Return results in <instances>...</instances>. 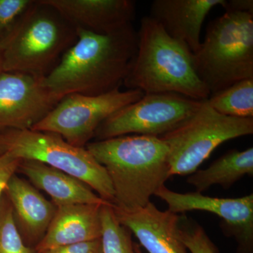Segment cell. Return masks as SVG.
<instances>
[{
    "label": "cell",
    "mask_w": 253,
    "mask_h": 253,
    "mask_svg": "<svg viewBox=\"0 0 253 253\" xmlns=\"http://www.w3.org/2000/svg\"><path fill=\"white\" fill-rule=\"evenodd\" d=\"M76 30L77 41L42 78V85L62 98L96 96L120 88L137 51V31L132 24L106 35Z\"/></svg>",
    "instance_id": "1"
},
{
    "label": "cell",
    "mask_w": 253,
    "mask_h": 253,
    "mask_svg": "<svg viewBox=\"0 0 253 253\" xmlns=\"http://www.w3.org/2000/svg\"><path fill=\"white\" fill-rule=\"evenodd\" d=\"M85 148L106 169L114 190L113 205L121 209L144 207L170 177L168 147L158 136H121Z\"/></svg>",
    "instance_id": "2"
},
{
    "label": "cell",
    "mask_w": 253,
    "mask_h": 253,
    "mask_svg": "<svg viewBox=\"0 0 253 253\" xmlns=\"http://www.w3.org/2000/svg\"><path fill=\"white\" fill-rule=\"evenodd\" d=\"M137 36V51L125 86L144 94L171 92L196 100L209 98L186 44L171 38L149 16L141 18Z\"/></svg>",
    "instance_id": "3"
},
{
    "label": "cell",
    "mask_w": 253,
    "mask_h": 253,
    "mask_svg": "<svg viewBox=\"0 0 253 253\" xmlns=\"http://www.w3.org/2000/svg\"><path fill=\"white\" fill-rule=\"evenodd\" d=\"M78 39L77 30L44 0L36 1L1 44L2 70L44 78Z\"/></svg>",
    "instance_id": "4"
},
{
    "label": "cell",
    "mask_w": 253,
    "mask_h": 253,
    "mask_svg": "<svg viewBox=\"0 0 253 253\" xmlns=\"http://www.w3.org/2000/svg\"><path fill=\"white\" fill-rule=\"evenodd\" d=\"M193 63L211 95L253 78V14L225 11L211 21Z\"/></svg>",
    "instance_id": "5"
},
{
    "label": "cell",
    "mask_w": 253,
    "mask_h": 253,
    "mask_svg": "<svg viewBox=\"0 0 253 253\" xmlns=\"http://www.w3.org/2000/svg\"><path fill=\"white\" fill-rule=\"evenodd\" d=\"M0 143L5 152L22 161L44 163L74 176L104 201L114 204V190L109 174L86 148L70 144L59 134L32 129L2 131Z\"/></svg>",
    "instance_id": "6"
},
{
    "label": "cell",
    "mask_w": 253,
    "mask_h": 253,
    "mask_svg": "<svg viewBox=\"0 0 253 253\" xmlns=\"http://www.w3.org/2000/svg\"><path fill=\"white\" fill-rule=\"evenodd\" d=\"M253 134V118L229 117L204 100L180 126L160 136L167 144L169 176L193 174L219 145Z\"/></svg>",
    "instance_id": "7"
},
{
    "label": "cell",
    "mask_w": 253,
    "mask_h": 253,
    "mask_svg": "<svg viewBox=\"0 0 253 253\" xmlns=\"http://www.w3.org/2000/svg\"><path fill=\"white\" fill-rule=\"evenodd\" d=\"M144 95L139 89L120 88L96 96L68 94L31 129L59 134L70 144L85 148L105 120Z\"/></svg>",
    "instance_id": "8"
},
{
    "label": "cell",
    "mask_w": 253,
    "mask_h": 253,
    "mask_svg": "<svg viewBox=\"0 0 253 253\" xmlns=\"http://www.w3.org/2000/svg\"><path fill=\"white\" fill-rule=\"evenodd\" d=\"M204 101L176 93L144 94L105 120L94 137L96 141L129 134L160 137L189 119Z\"/></svg>",
    "instance_id": "9"
},
{
    "label": "cell",
    "mask_w": 253,
    "mask_h": 253,
    "mask_svg": "<svg viewBox=\"0 0 253 253\" xmlns=\"http://www.w3.org/2000/svg\"><path fill=\"white\" fill-rule=\"evenodd\" d=\"M154 196L164 201L168 211L184 213L206 211L219 216L223 232L234 237L236 253H253V194L235 199L210 197L201 193L181 194L161 186Z\"/></svg>",
    "instance_id": "10"
},
{
    "label": "cell",
    "mask_w": 253,
    "mask_h": 253,
    "mask_svg": "<svg viewBox=\"0 0 253 253\" xmlns=\"http://www.w3.org/2000/svg\"><path fill=\"white\" fill-rule=\"evenodd\" d=\"M42 81L23 73H0V131L31 129L63 99Z\"/></svg>",
    "instance_id": "11"
},
{
    "label": "cell",
    "mask_w": 253,
    "mask_h": 253,
    "mask_svg": "<svg viewBox=\"0 0 253 253\" xmlns=\"http://www.w3.org/2000/svg\"><path fill=\"white\" fill-rule=\"evenodd\" d=\"M112 206L120 224L134 234L148 253H189L178 237L179 214L160 211L151 202L131 211Z\"/></svg>",
    "instance_id": "12"
},
{
    "label": "cell",
    "mask_w": 253,
    "mask_h": 253,
    "mask_svg": "<svg viewBox=\"0 0 253 253\" xmlns=\"http://www.w3.org/2000/svg\"><path fill=\"white\" fill-rule=\"evenodd\" d=\"M76 29L106 35L131 24L136 2L131 0H44Z\"/></svg>",
    "instance_id": "13"
},
{
    "label": "cell",
    "mask_w": 253,
    "mask_h": 253,
    "mask_svg": "<svg viewBox=\"0 0 253 253\" xmlns=\"http://www.w3.org/2000/svg\"><path fill=\"white\" fill-rule=\"evenodd\" d=\"M224 3L225 0H155L149 16L194 53L201 45V28L208 13Z\"/></svg>",
    "instance_id": "14"
},
{
    "label": "cell",
    "mask_w": 253,
    "mask_h": 253,
    "mask_svg": "<svg viewBox=\"0 0 253 253\" xmlns=\"http://www.w3.org/2000/svg\"><path fill=\"white\" fill-rule=\"evenodd\" d=\"M104 205L76 204L56 208L45 235L35 252L101 239V209Z\"/></svg>",
    "instance_id": "15"
},
{
    "label": "cell",
    "mask_w": 253,
    "mask_h": 253,
    "mask_svg": "<svg viewBox=\"0 0 253 253\" xmlns=\"http://www.w3.org/2000/svg\"><path fill=\"white\" fill-rule=\"evenodd\" d=\"M25 244L34 250L45 235L56 208L34 187L16 174L5 190Z\"/></svg>",
    "instance_id": "16"
},
{
    "label": "cell",
    "mask_w": 253,
    "mask_h": 253,
    "mask_svg": "<svg viewBox=\"0 0 253 253\" xmlns=\"http://www.w3.org/2000/svg\"><path fill=\"white\" fill-rule=\"evenodd\" d=\"M18 171L44 191L56 208L76 204H111L83 181L44 163L23 160Z\"/></svg>",
    "instance_id": "17"
},
{
    "label": "cell",
    "mask_w": 253,
    "mask_h": 253,
    "mask_svg": "<svg viewBox=\"0 0 253 253\" xmlns=\"http://www.w3.org/2000/svg\"><path fill=\"white\" fill-rule=\"evenodd\" d=\"M253 174V149L251 147L241 151H229L206 169H197L190 174L187 182L201 194L214 185L229 189L243 176Z\"/></svg>",
    "instance_id": "18"
},
{
    "label": "cell",
    "mask_w": 253,
    "mask_h": 253,
    "mask_svg": "<svg viewBox=\"0 0 253 253\" xmlns=\"http://www.w3.org/2000/svg\"><path fill=\"white\" fill-rule=\"evenodd\" d=\"M208 104L229 117L253 118V78L236 82L226 89L210 95Z\"/></svg>",
    "instance_id": "19"
},
{
    "label": "cell",
    "mask_w": 253,
    "mask_h": 253,
    "mask_svg": "<svg viewBox=\"0 0 253 253\" xmlns=\"http://www.w3.org/2000/svg\"><path fill=\"white\" fill-rule=\"evenodd\" d=\"M101 243L103 253H136L131 232L120 224L115 215L112 204L102 206L101 209Z\"/></svg>",
    "instance_id": "20"
},
{
    "label": "cell",
    "mask_w": 253,
    "mask_h": 253,
    "mask_svg": "<svg viewBox=\"0 0 253 253\" xmlns=\"http://www.w3.org/2000/svg\"><path fill=\"white\" fill-rule=\"evenodd\" d=\"M18 231L9 200L0 201V253H33Z\"/></svg>",
    "instance_id": "21"
},
{
    "label": "cell",
    "mask_w": 253,
    "mask_h": 253,
    "mask_svg": "<svg viewBox=\"0 0 253 253\" xmlns=\"http://www.w3.org/2000/svg\"><path fill=\"white\" fill-rule=\"evenodd\" d=\"M177 235L191 253H219L204 228L185 215L180 216Z\"/></svg>",
    "instance_id": "22"
},
{
    "label": "cell",
    "mask_w": 253,
    "mask_h": 253,
    "mask_svg": "<svg viewBox=\"0 0 253 253\" xmlns=\"http://www.w3.org/2000/svg\"><path fill=\"white\" fill-rule=\"evenodd\" d=\"M35 2L34 0H0V44L11 36Z\"/></svg>",
    "instance_id": "23"
},
{
    "label": "cell",
    "mask_w": 253,
    "mask_h": 253,
    "mask_svg": "<svg viewBox=\"0 0 253 253\" xmlns=\"http://www.w3.org/2000/svg\"><path fill=\"white\" fill-rule=\"evenodd\" d=\"M21 161L22 160L8 152L0 155V201L10 179L17 172Z\"/></svg>",
    "instance_id": "24"
},
{
    "label": "cell",
    "mask_w": 253,
    "mask_h": 253,
    "mask_svg": "<svg viewBox=\"0 0 253 253\" xmlns=\"http://www.w3.org/2000/svg\"><path fill=\"white\" fill-rule=\"evenodd\" d=\"M44 253H103L101 239L61 246Z\"/></svg>",
    "instance_id": "25"
},
{
    "label": "cell",
    "mask_w": 253,
    "mask_h": 253,
    "mask_svg": "<svg viewBox=\"0 0 253 253\" xmlns=\"http://www.w3.org/2000/svg\"><path fill=\"white\" fill-rule=\"evenodd\" d=\"M223 8L225 11L245 12L253 14V0H225Z\"/></svg>",
    "instance_id": "26"
},
{
    "label": "cell",
    "mask_w": 253,
    "mask_h": 253,
    "mask_svg": "<svg viewBox=\"0 0 253 253\" xmlns=\"http://www.w3.org/2000/svg\"><path fill=\"white\" fill-rule=\"evenodd\" d=\"M2 56H1V49L0 46V73L2 72Z\"/></svg>",
    "instance_id": "27"
},
{
    "label": "cell",
    "mask_w": 253,
    "mask_h": 253,
    "mask_svg": "<svg viewBox=\"0 0 253 253\" xmlns=\"http://www.w3.org/2000/svg\"><path fill=\"white\" fill-rule=\"evenodd\" d=\"M134 250H135L136 253H143L141 251L140 247L137 244H134Z\"/></svg>",
    "instance_id": "28"
},
{
    "label": "cell",
    "mask_w": 253,
    "mask_h": 253,
    "mask_svg": "<svg viewBox=\"0 0 253 253\" xmlns=\"http://www.w3.org/2000/svg\"><path fill=\"white\" fill-rule=\"evenodd\" d=\"M5 152V150L4 146H2V144L0 143V155H1L2 154H4Z\"/></svg>",
    "instance_id": "29"
},
{
    "label": "cell",
    "mask_w": 253,
    "mask_h": 253,
    "mask_svg": "<svg viewBox=\"0 0 253 253\" xmlns=\"http://www.w3.org/2000/svg\"><path fill=\"white\" fill-rule=\"evenodd\" d=\"M38 253L35 252V251H34V253Z\"/></svg>",
    "instance_id": "30"
}]
</instances>
